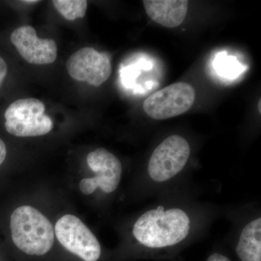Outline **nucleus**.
<instances>
[{
  "label": "nucleus",
  "mask_w": 261,
  "mask_h": 261,
  "mask_svg": "<svg viewBox=\"0 0 261 261\" xmlns=\"http://www.w3.org/2000/svg\"><path fill=\"white\" fill-rule=\"evenodd\" d=\"M191 216L180 207L159 206L141 215L132 226V236L142 256L168 258L190 240Z\"/></svg>",
  "instance_id": "nucleus-1"
},
{
  "label": "nucleus",
  "mask_w": 261,
  "mask_h": 261,
  "mask_svg": "<svg viewBox=\"0 0 261 261\" xmlns=\"http://www.w3.org/2000/svg\"><path fill=\"white\" fill-rule=\"evenodd\" d=\"M10 227L13 243L27 255L41 256L53 246L56 236L53 224L33 206L17 207L10 216Z\"/></svg>",
  "instance_id": "nucleus-2"
},
{
  "label": "nucleus",
  "mask_w": 261,
  "mask_h": 261,
  "mask_svg": "<svg viewBox=\"0 0 261 261\" xmlns=\"http://www.w3.org/2000/svg\"><path fill=\"white\" fill-rule=\"evenodd\" d=\"M44 103L35 98L15 101L5 113V126L10 135L18 137H40L53 128V121L46 115Z\"/></svg>",
  "instance_id": "nucleus-3"
},
{
  "label": "nucleus",
  "mask_w": 261,
  "mask_h": 261,
  "mask_svg": "<svg viewBox=\"0 0 261 261\" xmlns=\"http://www.w3.org/2000/svg\"><path fill=\"white\" fill-rule=\"evenodd\" d=\"M191 148L186 139L171 135L153 151L147 166L149 178L155 183L171 181L183 171L190 159Z\"/></svg>",
  "instance_id": "nucleus-4"
},
{
  "label": "nucleus",
  "mask_w": 261,
  "mask_h": 261,
  "mask_svg": "<svg viewBox=\"0 0 261 261\" xmlns=\"http://www.w3.org/2000/svg\"><path fill=\"white\" fill-rule=\"evenodd\" d=\"M55 236L62 246L84 261H98L102 248L95 235L83 221L72 214L57 221Z\"/></svg>",
  "instance_id": "nucleus-5"
},
{
  "label": "nucleus",
  "mask_w": 261,
  "mask_h": 261,
  "mask_svg": "<svg viewBox=\"0 0 261 261\" xmlns=\"http://www.w3.org/2000/svg\"><path fill=\"white\" fill-rule=\"evenodd\" d=\"M195 94L190 84H173L149 96L144 102L143 110L153 119H168L188 111L195 103Z\"/></svg>",
  "instance_id": "nucleus-6"
},
{
  "label": "nucleus",
  "mask_w": 261,
  "mask_h": 261,
  "mask_svg": "<svg viewBox=\"0 0 261 261\" xmlns=\"http://www.w3.org/2000/svg\"><path fill=\"white\" fill-rule=\"evenodd\" d=\"M87 163L94 176L81 180L80 191L90 195L99 189L106 194L116 191L121 181L123 167L120 160L105 148H97L87 154Z\"/></svg>",
  "instance_id": "nucleus-7"
},
{
  "label": "nucleus",
  "mask_w": 261,
  "mask_h": 261,
  "mask_svg": "<svg viewBox=\"0 0 261 261\" xmlns=\"http://www.w3.org/2000/svg\"><path fill=\"white\" fill-rule=\"evenodd\" d=\"M66 69L73 80L95 87L104 84L112 73L108 55L92 47L82 48L72 54L66 62Z\"/></svg>",
  "instance_id": "nucleus-8"
},
{
  "label": "nucleus",
  "mask_w": 261,
  "mask_h": 261,
  "mask_svg": "<svg viewBox=\"0 0 261 261\" xmlns=\"http://www.w3.org/2000/svg\"><path fill=\"white\" fill-rule=\"evenodd\" d=\"M10 40L20 56L30 64L48 65L56 61V42L53 39L38 37L35 29L31 25L15 29L10 36Z\"/></svg>",
  "instance_id": "nucleus-9"
},
{
  "label": "nucleus",
  "mask_w": 261,
  "mask_h": 261,
  "mask_svg": "<svg viewBox=\"0 0 261 261\" xmlns=\"http://www.w3.org/2000/svg\"><path fill=\"white\" fill-rule=\"evenodd\" d=\"M142 3L149 18L166 28L181 25L188 11L187 0H144Z\"/></svg>",
  "instance_id": "nucleus-10"
},
{
  "label": "nucleus",
  "mask_w": 261,
  "mask_h": 261,
  "mask_svg": "<svg viewBox=\"0 0 261 261\" xmlns=\"http://www.w3.org/2000/svg\"><path fill=\"white\" fill-rule=\"evenodd\" d=\"M240 261H261V219L251 220L242 229L235 246Z\"/></svg>",
  "instance_id": "nucleus-11"
},
{
  "label": "nucleus",
  "mask_w": 261,
  "mask_h": 261,
  "mask_svg": "<svg viewBox=\"0 0 261 261\" xmlns=\"http://www.w3.org/2000/svg\"><path fill=\"white\" fill-rule=\"evenodd\" d=\"M53 3L58 13L70 21L83 18L88 6L86 0H54Z\"/></svg>",
  "instance_id": "nucleus-12"
},
{
  "label": "nucleus",
  "mask_w": 261,
  "mask_h": 261,
  "mask_svg": "<svg viewBox=\"0 0 261 261\" xmlns=\"http://www.w3.org/2000/svg\"><path fill=\"white\" fill-rule=\"evenodd\" d=\"M206 261H231V260L224 254L215 252L209 255Z\"/></svg>",
  "instance_id": "nucleus-13"
},
{
  "label": "nucleus",
  "mask_w": 261,
  "mask_h": 261,
  "mask_svg": "<svg viewBox=\"0 0 261 261\" xmlns=\"http://www.w3.org/2000/svg\"><path fill=\"white\" fill-rule=\"evenodd\" d=\"M7 73H8V65L5 60L0 56V87L4 82Z\"/></svg>",
  "instance_id": "nucleus-14"
},
{
  "label": "nucleus",
  "mask_w": 261,
  "mask_h": 261,
  "mask_svg": "<svg viewBox=\"0 0 261 261\" xmlns=\"http://www.w3.org/2000/svg\"><path fill=\"white\" fill-rule=\"evenodd\" d=\"M7 156V147L3 140L0 139V166L4 163Z\"/></svg>",
  "instance_id": "nucleus-15"
},
{
  "label": "nucleus",
  "mask_w": 261,
  "mask_h": 261,
  "mask_svg": "<svg viewBox=\"0 0 261 261\" xmlns=\"http://www.w3.org/2000/svg\"><path fill=\"white\" fill-rule=\"evenodd\" d=\"M39 1H36V0H31V1H27V0H25V1H23V3H25V4H36V3H39Z\"/></svg>",
  "instance_id": "nucleus-16"
},
{
  "label": "nucleus",
  "mask_w": 261,
  "mask_h": 261,
  "mask_svg": "<svg viewBox=\"0 0 261 261\" xmlns=\"http://www.w3.org/2000/svg\"><path fill=\"white\" fill-rule=\"evenodd\" d=\"M260 103H261V102H260V101H259V112H260V113L261 112V111H260Z\"/></svg>",
  "instance_id": "nucleus-17"
}]
</instances>
